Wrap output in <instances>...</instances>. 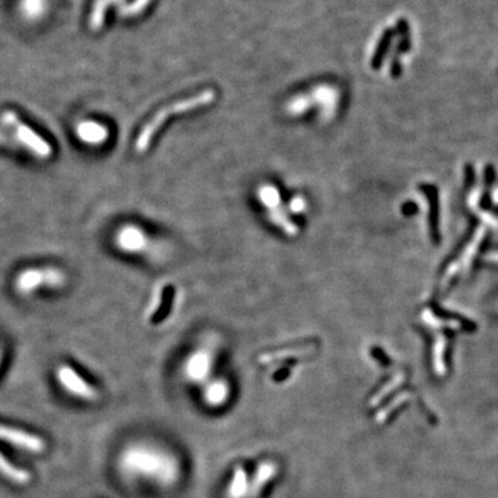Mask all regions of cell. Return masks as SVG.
Wrapping results in <instances>:
<instances>
[{"instance_id": "cell-1", "label": "cell", "mask_w": 498, "mask_h": 498, "mask_svg": "<svg viewBox=\"0 0 498 498\" xmlns=\"http://www.w3.org/2000/svg\"><path fill=\"white\" fill-rule=\"evenodd\" d=\"M216 97V93L212 89H208L202 93H198L192 97H187L183 99L180 101L172 103L169 106H166L164 108H161L151 119L150 122L142 129L138 140H136V150L139 153H143L149 149L151 140L154 139V136L157 135V132L163 128V125L166 121L172 117V115H177V114H184V113H190L192 110L205 107L208 104H210Z\"/></svg>"}, {"instance_id": "cell-2", "label": "cell", "mask_w": 498, "mask_h": 498, "mask_svg": "<svg viewBox=\"0 0 498 498\" xmlns=\"http://www.w3.org/2000/svg\"><path fill=\"white\" fill-rule=\"evenodd\" d=\"M3 121L10 125L14 126L18 139L31 150L33 151L38 157L40 158H47L51 156V147L49 146L47 142H44L39 135H36L29 126H26L25 124H22L17 115L11 111H7L3 115Z\"/></svg>"}, {"instance_id": "cell-3", "label": "cell", "mask_w": 498, "mask_h": 498, "mask_svg": "<svg viewBox=\"0 0 498 498\" xmlns=\"http://www.w3.org/2000/svg\"><path fill=\"white\" fill-rule=\"evenodd\" d=\"M57 379L61 386L74 396L82 397L89 401H94L99 397L97 390L89 385L74 368L67 364H63L57 370Z\"/></svg>"}, {"instance_id": "cell-4", "label": "cell", "mask_w": 498, "mask_h": 498, "mask_svg": "<svg viewBox=\"0 0 498 498\" xmlns=\"http://www.w3.org/2000/svg\"><path fill=\"white\" fill-rule=\"evenodd\" d=\"M63 281V276L57 270H38L28 269L18 274L15 285L19 292L28 294L38 290L40 285H58Z\"/></svg>"}, {"instance_id": "cell-5", "label": "cell", "mask_w": 498, "mask_h": 498, "mask_svg": "<svg viewBox=\"0 0 498 498\" xmlns=\"http://www.w3.org/2000/svg\"><path fill=\"white\" fill-rule=\"evenodd\" d=\"M0 440L31 453H42L46 449V443L39 436L4 425H0Z\"/></svg>"}, {"instance_id": "cell-6", "label": "cell", "mask_w": 498, "mask_h": 498, "mask_svg": "<svg viewBox=\"0 0 498 498\" xmlns=\"http://www.w3.org/2000/svg\"><path fill=\"white\" fill-rule=\"evenodd\" d=\"M420 190L426 195L429 202V227H431V238L435 244L440 242V231H439V190L433 184H422Z\"/></svg>"}, {"instance_id": "cell-7", "label": "cell", "mask_w": 498, "mask_h": 498, "mask_svg": "<svg viewBox=\"0 0 498 498\" xmlns=\"http://www.w3.org/2000/svg\"><path fill=\"white\" fill-rule=\"evenodd\" d=\"M76 135L83 143L97 146L107 140L108 131L106 126H103L100 124H96L92 121H83L78 125Z\"/></svg>"}, {"instance_id": "cell-8", "label": "cell", "mask_w": 498, "mask_h": 498, "mask_svg": "<svg viewBox=\"0 0 498 498\" xmlns=\"http://www.w3.org/2000/svg\"><path fill=\"white\" fill-rule=\"evenodd\" d=\"M0 474L6 479H8L17 485H26L31 481L29 472H26L25 470L17 468L1 453H0Z\"/></svg>"}, {"instance_id": "cell-9", "label": "cell", "mask_w": 498, "mask_h": 498, "mask_svg": "<svg viewBox=\"0 0 498 498\" xmlns=\"http://www.w3.org/2000/svg\"><path fill=\"white\" fill-rule=\"evenodd\" d=\"M393 36H395V31L392 29H386L378 43V47L374 53V57H372V61H371V67L374 69H379L382 63H383V58L385 56L388 54V50L390 49V44L393 42Z\"/></svg>"}, {"instance_id": "cell-10", "label": "cell", "mask_w": 498, "mask_h": 498, "mask_svg": "<svg viewBox=\"0 0 498 498\" xmlns=\"http://www.w3.org/2000/svg\"><path fill=\"white\" fill-rule=\"evenodd\" d=\"M117 1H121V0H96V3L93 6L92 15H90V28L93 31H99L103 26L107 8Z\"/></svg>"}, {"instance_id": "cell-11", "label": "cell", "mask_w": 498, "mask_h": 498, "mask_svg": "<svg viewBox=\"0 0 498 498\" xmlns=\"http://www.w3.org/2000/svg\"><path fill=\"white\" fill-rule=\"evenodd\" d=\"M173 298H174V287L173 285H166L163 291V298H161V305L158 306L157 312L153 316V323H160L165 319L169 315V310L172 308L173 304Z\"/></svg>"}, {"instance_id": "cell-12", "label": "cell", "mask_w": 498, "mask_h": 498, "mask_svg": "<svg viewBox=\"0 0 498 498\" xmlns=\"http://www.w3.org/2000/svg\"><path fill=\"white\" fill-rule=\"evenodd\" d=\"M150 3V0H135L133 3L121 7V14L122 15H136L139 14L147 4Z\"/></svg>"}, {"instance_id": "cell-13", "label": "cell", "mask_w": 498, "mask_h": 498, "mask_svg": "<svg viewBox=\"0 0 498 498\" xmlns=\"http://www.w3.org/2000/svg\"><path fill=\"white\" fill-rule=\"evenodd\" d=\"M139 238H140V235L138 233L125 231L124 234L119 235V242H121V245H124L126 248H138Z\"/></svg>"}, {"instance_id": "cell-14", "label": "cell", "mask_w": 498, "mask_h": 498, "mask_svg": "<svg viewBox=\"0 0 498 498\" xmlns=\"http://www.w3.org/2000/svg\"><path fill=\"white\" fill-rule=\"evenodd\" d=\"M417 212H418L417 204H414V202H407V204L403 205V213H404L406 216H413V215H415Z\"/></svg>"}, {"instance_id": "cell-15", "label": "cell", "mask_w": 498, "mask_h": 498, "mask_svg": "<svg viewBox=\"0 0 498 498\" xmlns=\"http://www.w3.org/2000/svg\"><path fill=\"white\" fill-rule=\"evenodd\" d=\"M485 174H486V183H488V187H490L495 181V177H496V172H495V167L493 165H488L486 170H485Z\"/></svg>"}, {"instance_id": "cell-16", "label": "cell", "mask_w": 498, "mask_h": 498, "mask_svg": "<svg viewBox=\"0 0 498 498\" xmlns=\"http://www.w3.org/2000/svg\"><path fill=\"white\" fill-rule=\"evenodd\" d=\"M475 183V172L472 165H467V185L471 187Z\"/></svg>"}, {"instance_id": "cell-17", "label": "cell", "mask_w": 498, "mask_h": 498, "mask_svg": "<svg viewBox=\"0 0 498 498\" xmlns=\"http://www.w3.org/2000/svg\"><path fill=\"white\" fill-rule=\"evenodd\" d=\"M0 361H1V351H0Z\"/></svg>"}]
</instances>
